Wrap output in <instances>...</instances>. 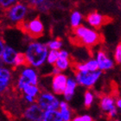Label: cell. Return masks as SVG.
Here are the masks:
<instances>
[{"label": "cell", "mask_w": 121, "mask_h": 121, "mask_svg": "<svg viewBox=\"0 0 121 121\" xmlns=\"http://www.w3.org/2000/svg\"><path fill=\"white\" fill-rule=\"evenodd\" d=\"M36 103L43 111L55 110L59 108L60 101L53 93L49 92H42L35 98Z\"/></svg>", "instance_id": "obj_7"}, {"label": "cell", "mask_w": 121, "mask_h": 121, "mask_svg": "<svg viewBox=\"0 0 121 121\" xmlns=\"http://www.w3.org/2000/svg\"><path fill=\"white\" fill-rule=\"evenodd\" d=\"M4 47H5L4 41V39L2 37H0V66L4 65V63H3L2 60H1V56H2L3 51L4 49Z\"/></svg>", "instance_id": "obj_32"}, {"label": "cell", "mask_w": 121, "mask_h": 121, "mask_svg": "<svg viewBox=\"0 0 121 121\" xmlns=\"http://www.w3.org/2000/svg\"><path fill=\"white\" fill-rule=\"evenodd\" d=\"M58 58H59V50H51V49H49V51L48 52V56H47L46 61L48 64H50V65H54Z\"/></svg>", "instance_id": "obj_22"}, {"label": "cell", "mask_w": 121, "mask_h": 121, "mask_svg": "<svg viewBox=\"0 0 121 121\" xmlns=\"http://www.w3.org/2000/svg\"><path fill=\"white\" fill-rule=\"evenodd\" d=\"M17 55V52L16 51L15 48H13L10 46L5 45L4 49L3 51L2 56H1V60H2L3 63L5 65L13 67Z\"/></svg>", "instance_id": "obj_11"}, {"label": "cell", "mask_w": 121, "mask_h": 121, "mask_svg": "<svg viewBox=\"0 0 121 121\" xmlns=\"http://www.w3.org/2000/svg\"><path fill=\"white\" fill-rule=\"evenodd\" d=\"M115 107V101L112 97L110 95L103 96L100 99V108L104 112H108L110 110Z\"/></svg>", "instance_id": "obj_16"}, {"label": "cell", "mask_w": 121, "mask_h": 121, "mask_svg": "<svg viewBox=\"0 0 121 121\" xmlns=\"http://www.w3.org/2000/svg\"><path fill=\"white\" fill-rule=\"evenodd\" d=\"M96 60L98 63L99 69L101 71L109 70L113 68L114 62L111 58H109L106 52L103 50H99L96 56Z\"/></svg>", "instance_id": "obj_10"}, {"label": "cell", "mask_w": 121, "mask_h": 121, "mask_svg": "<svg viewBox=\"0 0 121 121\" xmlns=\"http://www.w3.org/2000/svg\"><path fill=\"white\" fill-rule=\"evenodd\" d=\"M23 99L27 102V103H30V104H32L34 103L35 101V97H32V96H30V95H27V94H24L23 95Z\"/></svg>", "instance_id": "obj_33"}, {"label": "cell", "mask_w": 121, "mask_h": 121, "mask_svg": "<svg viewBox=\"0 0 121 121\" xmlns=\"http://www.w3.org/2000/svg\"><path fill=\"white\" fill-rule=\"evenodd\" d=\"M18 1H20V0H0V7L2 8L3 10H6L7 8H9Z\"/></svg>", "instance_id": "obj_28"}, {"label": "cell", "mask_w": 121, "mask_h": 121, "mask_svg": "<svg viewBox=\"0 0 121 121\" xmlns=\"http://www.w3.org/2000/svg\"><path fill=\"white\" fill-rule=\"evenodd\" d=\"M48 48L46 44L39 42H31L26 48L25 56L28 66L32 68H40L46 62Z\"/></svg>", "instance_id": "obj_1"}, {"label": "cell", "mask_w": 121, "mask_h": 121, "mask_svg": "<svg viewBox=\"0 0 121 121\" xmlns=\"http://www.w3.org/2000/svg\"><path fill=\"white\" fill-rule=\"evenodd\" d=\"M29 6L27 3L18 1L4 10V17L8 23H18L24 20L28 14Z\"/></svg>", "instance_id": "obj_2"}, {"label": "cell", "mask_w": 121, "mask_h": 121, "mask_svg": "<svg viewBox=\"0 0 121 121\" xmlns=\"http://www.w3.org/2000/svg\"><path fill=\"white\" fill-rule=\"evenodd\" d=\"M51 6H52V3H51V1L47 0L46 2H44L43 4H40L39 6H37L36 9H37L39 11H41V12L46 13L50 10Z\"/></svg>", "instance_id": "obj_26"}, {"label": "cell", "mask_w": 121, "mask_h": 121, "mask_svg": "<svg viewBox=\"0 0 121 121\" xmlns=\"http://www.w3.org/2000/svg\"><path fill=\"white\" fill-rule=\"evenodd\" d=\"M117 106H118L119 108L121 109V99H119L117 100Z\"/></svg>", "instance_id": "obj_37"}, {"label": "cell", "mask_w": 121, "mask_h": 121, "mask_svg": "<svg viewBox=\"0 0 121 121\" xmlns=\"http://www.w3.org/2000/svg\"><path fill=\"white\" fill-rule=\"evenodd\" d=\"M0 77L11 81V79H12V73H11L10 69L5 68V67H4L2 65L0 66Z\"/></svg>", "instance_id": "obj_24"}, {"label": "cell", "mask_w": 121, "mask_h": 121, "mask_svg": "<svg viewBox=\"0 0 121 121\" xmlns=\"http://www.w3.org/2000/svg\"><path fill=\"white\" fill-rule=\"evenodd\" d=\"M72 121H93V119L89 115H83V116H77L73 118Z\"/></svg>", "instance_id": "obj_31"}, {"label": "cell", "mask_w": 121, "mask_h": 121, "mask_svg": "<svg viewBox=\"0 0 121 121\" xmlns=\"http://www.w3.org/2000/svg\"><path fill=\"white\" fill-rule=\"evenodd\" d=\"M46 45L48 47V49L51 50H60L61 47H62V42L60 39H55V40H51L46 43Z\"/></svg>", "instance_id": "obj_23"}, {"label": "cell", "mask_w": 121, "mask_h": 121, "mask_svg": "<svg viewBox=\"0 0 121 121\" xmlns=\"http://www.w3.org/2000/svg\"><path fill=\"white\" fill-rule=\"evenodd\" d=\"M59 111L62 121H71L72 120V112H71L68 104L67 101H60L59 103Z\"/></svg>", "instance_id": "obj_15"}, {"label": "cell", "mask_w": 121, "mask_h": 121, "mask_svg": "<svg viewBox=\"0 0 121 121\" xmlns=\"http://www.w3.org/2000/svg\"><path fill=\"white\" fill-rule=\"evenodd\" d=\"M61 73V72L59 70L58 68H56V67H54L53 69H52V74H53V75H56V74H58V73Z\"/></svg>", "instance_id": "obj_36"}, {"label": "cell", "mask_w": 121, "mask_h": 121, "mask_svg": "<svg viewBox=\"0 0 121 121\" xmlns=\"http://www.w3.org/2000/svg\"><path fill=\"white\" fill-rule=\"evenodd\" d=\"M25 66H28L25 54L22 53V52H17L13 67L14 68H19V67H25Z\"/></svg>", "instance_id": "obj_20"}, {"label": "cell", "mask_w": 121, "mask_h": 121, "mask_svg": "<svg viewBox=\"0 0 121 121\" xmlns=\"http://www.w3.org/2000/svg\"><path fill=\"white\" fill-rule=\"evenodd\" d=\"M74 35L81 44L86 46L95 45L100 41V35L96 30L81 24L74 28Z\"/></svg>", "instance_id": "obj_3"}, {"label": "cell", "mask_w": 121, "mask_h": 121, "mask_svg": "<svg viewBox=\"0 0 121 121\" xmlns=\"http://www.w3.org/2000/svg\"><path fill=\"white\" fill-rule=\"evenodd\" d=\"M22 92L23 93V94H27V95L36 98L38 94L40 93V89L38 87V85L27 84V85L23 86V88L22 89Z\"/></svg>", "instance_id": "obj_18"}, {"label": "cell", "mask_w": 121, "mask_h": 121, "mask_svg": "<svg viewBox=\"0 0 121 121\" xmlns=\"http://www.w3.org/2000/svg\"><path fill=\"white\" fill-rule=\"evenodd\" d=\"M10 80H7V79L4 78H1L0 77V94L3 93H4L5 91L7 90L9 86H10Z\"/></svg>", "instance_id": "obj_27"}, {"label": "cell", "mask_w": 121, "mask_h": 121, "mask_svg": "<svg viewBox=\"0 0 121 121\" xmlns=\"http://www.w3.org/2000/svg\"><path fill=\"white\" fill-rule=\"evenodd\" d=\"M69 54L66 50H59V58H68Z\"/></svg>", "instance_id": "obj_34"}, {"label": "cell", "mask_w": 121, "mask_h": 121, "mask_svg": "<svg viewBox=\"0 0 121 121\" xmlns=\"http://www.w3.org/2000/svg\"><path fill=\"white\" fill-rule=\"evenodd\" d=\"M42 121H62L60 112L58 109L44 111L43 118Z\"/></svg>", "instance_id": "obj_17"}, {"label": "cell", "mask_w": 121, "mask_h": 121, "mask_svg": "<svg viewBox=\"0 0 121 121\" xmlns=\"http://www.w3.org/2000/svg\"><path fill=\"white\" fill-rule=\"evenodd\" d=\"M76 86H77V81L75 79L73 78H68L67 84H66V87L63 92V95L65 98L66 101H70L73 97L74 92H75Z\"/></svg>", "instance_id": "obj_13"}, {"label": "cell", "mask_w": 121, "mask_h": 121, "mask_svg": "<svg viewBox=\"0 0 121 121\" xmlns=\"http://www.w3.org/2000/svg\"><path fill=\"white\" fill-rule=\"evenodd\" d=\"M44 111L38 106L37 103H32L25 109L23 117L30 121H42L43 118Z\"/></svg>", "instance_id": "obj_8"}, {"label": "cell", "mask_w": 121, "mask_h": 121, "mask_svg": "<svg viewBox=\"0 0 121 121\" xmlns=\"http://www.w3.org/2000/svg\"><path fill=\"white\" fill-rule=\"evenodd\" d=\"M102 74L101 70L96 71H76L75 81L77 84L86 87H92L98 81Z\"/></svg>", "instance_id": "obj_6"}, {"label": "cell", "mask_w": 121, "mask_h": 121, "mask_svg": "<svg viewBox=\"0 0 121 121\" xmlns=\"http://www.w3.org/2000/svg\"><path fill=\"white\" fill-rule=\"evenodd\" d=\"M27 1V4L31 8H36L37 6H39L40 4H43L44 2H46L47 0H26Z\"/></svg>", "instance_id": "obj_30"}, {"label": "cell", "mask_w": 121, "mask_h": 121, "mask_svg": "<svg viewBox=\"0 0 121 121\" xmlns=\"http://www.w3.org/2000/svg\"><path fill=\"white\" fill-rule=\"evenodd\" d=\"M81 22H82V15H81L79 11H77V10L73 11V12L71 14V17H70L71 26L74 29V28H76V27H78V26L81 25Z\"/></svg>", "instance_id": "obj_19"}, {"label": "cell", "mask_w": 121, "mask_h": 121, "mask_svg": "<svg viewBox=\"0 0 121 121\" xmlns=\"http://www.w3.org/2000/svg\"><path fill=\"white\" fill-rule=\"evenodd\" d=\"M93 102V94L92 92H90L89 90H87L85 93V96H84V105L86 108L90 107L91 105Z\"/></svg>", "instance_id": "obj_25"}, {"label": "cell", "mask_w": 121, "mask_h": 121, "mask_svg": "<svg viewBox=\"0 0 121 121\" xmlns=\"http://www.w3.org/2000/svg\"><path fill=\"white\" fill-rule=\"evenodd\" d=\"M17 24L23 32L33 38L40 37L44 32V25L39 17H35L30 21L23 20Z\"/></svg>", "instance_id": "obj_4"}, {"label": "cell", "mask_w": 121, "mask_h": 121, "mask_svg": "<svg viewBox=\"0 0 121 121\" xmlns=\"http://www.w3.org/2000/svg\"><path fill=\"white\" fill-rule=\"evenodd\" d=\"M115 121H119V120H115Z\"/></svg>", "instance_id": "obj_39"}, {"label": "cell", "mask_w": 121, "mask_h": 121, "mask_svg": "<svg viewBox=\"0 0 121 121\" xmlns=\"http://www.w3.org/2000/svg\"><path fill=\"white\" fill-rule=\"evenodd\" d=\"M117 112H117L116 107H114V108H112V110H110L107 113H108V116L110 117V118H114V117L117 115Z\"/></svg>", "instance_id": "obj_35"}, {"label": "cell", "mask_w": 121, "mask_h": 121, "mask_svg": "<svg viewBox=\"0 0 121 121\" xmlns=\"http://www.w3.org/2000/svg\"><path fill=\"white\" fill-rule=\"evenodd\" d=\"M119 1H120V4H121V0H119Z\"/></svg>", "instance_id": "obj_38"}, {"label": "cell", "mask_w": 121, "mask_h": 121, "mask_svg": "<svg viewBox=\"0 0 121 121\" xmlns=\"http://www.w3.org/2000/svg\"><path fill=\"white\" fill-rule=\"evenodd\" d=\"M114 60L118 64H121V43L118 44L114 51Z\"/></svg>", "instance_id": "obj_29"}, {"label": "cell", "mask_w": 121, "mask_h": 121, "mask_svg": "<svg viewBox=\"0 0 121 121\" xmlns=\"http://www.w3.org/2000/svg\"><path fill=\"white\" fill-rule=\"evenodd\" d=\"M38 73L35 69L30 66H25L24 68L22 69L20 75L17 79V88L22 91L23 86L27 84H33V85H38Z\"/></svg>", "instance_id": "obj_5"}, {"label": "cell", "mask_w": 121, "mask_h": 121, "mask_svg": "<svg viewBox=\"0 0 121 121\" xmlns=\"http://www.w3.org/2000/svg\"><path fill=\"white\" fill-rule=\"evenodd\" d=\"M67 81H68L67 75L61 73L54 75L53 79H52V84H51L53 93L55 94H57V95L62 94L63 92H64V89L66 87Z\"/></svg>", "instance_id": "obj_9"}, {"label": "cell", "mask_w": 121, "mask_h": 121, "mask_svg": "<svg viewBox=\"0 0 121 121\" xmlns=\"http://www.w3.org/2000/svg\"><path fill=\"white\" fill-rule=\"evenodd\" d=\"M55 67L58 68L60 72L67 70L70 66V60L68 58H58L56 63L54 64Z\"/></svg>", "instance_id": "obj_21"}, {"label": "cell", "mask_w": 121, "mask_h": 121, "mask_svg": "<svg viewBox=\"0 0 121 121\" xmlns=\"http://www.w3.org/2000/svg\"><path fill=\"white\" fill-rule=\"evenodd\" d=\"M86 22L93 28L98 29L106 23V18L102 14L99 12H91L86 17Z\"/></svg>", "instance_id": "obj_12"}, {"label": "cell", "mask_w": 121, "mask_h": 121, "mask_svg": "<svg viewBox=\"0 0 121 121\" xmlns=\"http://www.w3.org/2000/svg\"><path fill=\"white\" fill-rule=\"evenodd\" d=\"M76 71H96L99 69V66L96 59H93L85 63H78L75 65Z\"/></svg>", "instance_id": "obj_14"}]
</instances>
